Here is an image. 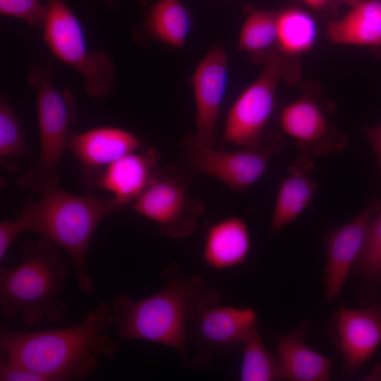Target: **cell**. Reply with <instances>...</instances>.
<instances>
[{"instance_id":"12","label":"cell","mask_w":381,"mask_h":381,"mask_svg":"<svg viewBox=\"0 0 381 381\" xmlns=\"http://www.w3.org/2000/svg\"><path fill=\"white\" fill-rule=\"evenodd\" d=\"M228 56L219 44L211 47L193 75L195 133L183 141L198 149L215 148L216 128L229 80Z\"/></svg>"},{"instance_id":"17","label":"cell","mask_w":381,"mask_h":381,"mask_svg":"<svg viewBox=\"0 0 381 381\" xmlns=\"http://www.w3.org/2000/svg\"><path fill=\"white\" fill-rule=\"evenodd\" d=\"M313 159L296 157L281 179L270 231L277 234L302 214L310 204L319 185L312 179Z\"/></svg>"},{"instance_id":"1","label":"cell","mask_w":381,"mask_h":381,"mask_svg":"<svg viewBox=\"0 0 381 381\" xmlns=\"http://www.w3.org/2000/svg\"><path fill=\"white\" fill-rule=\"evenodd\" d=\"M114 322L112 308L102 301L74 326L30 332L1 327V353L47 381L84 380L96 369L99 356L117 355L119 342L104 332Z\"/></svg>"},{"instance_id":"28","label":"cell","mask_w":381,"mask_h":381,"mask_svg":"<svg viewBox=\"0 0 381 381\" xmlns=\"http://www.w3.org/2000/svg\"><path fill=\"white\" fill-rule=\"evenodd\" d=\"M0 381H47L41 375L0 356Z\"/></svg>"},{"instance_id":"30","label":"cell","mask_w":381,"mask_h":381,"mask_svg":"<svg viewBox=\"0 0 381 381\" xmlns=\"http://www.w3.org/2000/svg\"><path fill=\"white\" fill-rule=\"evenodd\" d=\"M365 133L370 141L381 169V124L377 127H367Z\"/></svg>"},{"instance_id":"2","label":"cell","mask_w":381,"mask_h":381,"mask_svg":"<svg viewBox=\"0 0 381 381\" xmlns=\"http://www.w3.org/2000/svg\"><path fill=\"white\" fill-rule=\"evenodd\" d=\"M38 195L24 204L17 217L24 232L35 233L64 248L72 260L80 289L92 294L94 282L86 268L91 238L104 218L125 208L113 197L75 195L59 185Z\"/></svg>"},{"instance_id":"7","label":"cell","mask_w":381,"mask_h":381,"mask_svg":"<svg viewBox=\"0 0 381 381\" xmlns=\"http://www.w3.org/2000/svg\"><path fill=\"white\" fill-rule=\"evenodd\" d=\"M259 76L237 97L229 111L224 140L241 147L259 144L277 105V92L282 81L297 83L301 76L298 58L277 50L262 61Z\"/></svg>"},{"instance_id":"21","label":"cell","mask_w":381,"mask_h":381,"mask_svg":"<svg viewBox=\"0 0 381 381\" xmlns=\"http://www.w3.org/2000/svg\"><path fill=\"white\" fill-rule=\"evenodd\" d=\"M193 26L189 10L181 0H159L148 10L145 30L150 38L173 48L184 46Z\"/></svg>"},{"instance_id":"31","label":"cell","mask_w":381,"mask_h":381,"mask_svg":"<svg viewBox=\"0 0 381 381\" xmlns=\"http://www.w3.org/2000/svg\"><path fill=\"white\" fill-rule=\"evenodd\" d=\"M313 9H322L327 5H332L334 0H300Z\"/></svg>"},{"instance_id":"25","label":"cell","mask_w":381,"mask_h":381,"mask_svg":"<svg viewBox=\"0 0 381 381\" xmlns=\"http://www.w3.org/2000/svg\"><path fill=\"white\" fill-rule=\"evenodd\" d=\"M240 370L242 381H272L281 380L278 361L268 351L260 337L258 322L245 337Z\"/></svg>"},{"instance_id":"6","label":"cell","mask_w":381,"mask_h":381,"mask_svg":"<svg viewBox=\"0 0 381 381\" xmlns=\"http://www.w3.org/2000/svg\"><path fill=\"white\" fill-rule=\"evenodd\" d=\"M42 38L52 55L83 77L85 91L102 98L114 89L117 71L111 56L88 47L79 19L66 0H46Z\"/></svg>"},{"instance_id":"15","label":"cell","mask_w":381,"mask_h":381,"mask_svg":"<svg viewBox=\"0 0 381 381\" xmlns=\"http://www.w3.org/2000/svg\"><path fill=\"white\" fill-rule=\"evenodd\" d=\"M380 200L371 202L346 224L336 228L325 241V299L330 303L337 298L344 286L349 270L355 264L363 248L369 224Z\"/></svg>"},{"instance_id":"33","label":"cell","mask_w":381,"mask_h":381,"mask_svg":"<svg viewBox=\"0 0 381 381\" xmlns=\"http://www.w3.org/2000/svg\"><path fill=\"white\" fill-rule=\"evenodd\" d=\"M369 377L373 380H375V378H376V380H381V365L377 366Z\"/></svg>"},{"instance_id":"5","label":"cell","mask_w":381,"mask_h":381,"mask_svg":"<svg viewBox=\"0 0 381 381\" xmlns=\"http://www.w3.org/2000/svg\"><path fill=\"white\" fill-rule=\"evenodd\" d=\"M52 75V61L45 59L31 65L25 76L36 95L40 149L36 164L18 179V184L37 195L59 185L57 167L67 149L70 126L78 119L71 90H58Z\"/></svg>"},{"instance_id":"27","label":"cell","mask_w":381,"mask_h":381,"mask_svg":"<svg viewBox=\"0 0 381 381\" xmlns=\"http://www.w3.org/2000/svg\"><path fill=\"white\" fill-rule=\"evenodd\" d=\"M46 12L41 0H0L1 15L20 19L30 26L42 28Z\"/></svg>"},{"instance_id":"3","label":"cell","mask_w":381,"mask_h":381,"mask_svg":"<svg viewBox=\"0 0 381 381\" xmlns=\"http://www.w3.org/2000/svg\"><path fill=\"white\" fill-rule=\"evenodd\" d=\"M160 277L164 285L148 297H116L111 306L114 322L121 338L169 346L186 363L188 318L207 284L202 276L188 274L174 264L162 271Z\"/></svg>"},{"instance_id":"8","label":"cell","mask_w":381,"mask_h":381,"mask_svg":"<svg viewBox=\"0 0 381 381\" xmlns=\"http://www.w3.org/2000/svg\"><path fill=\"white\" fill-rule=\"evenodd\" d=\"M334 104L318 83L303 81L298 97L281 109L282 131L294 139L298 157L313 159L341 151L347 136L332 121Z\"/></svg>"},{"instance_id":"32","label":"cell","mask_w":381,"mask_h":381,"mask_svg":"<svg viewBox=\"0 0 381 381\" xmlns=\"http://www.w3.org/2000/svg\"><path fill=\"white\" fill-rule=\"evenodd\" d=\"M369 0H334L331 5L332 8H335L340 5H346L349 6H353L356 4L367 1Z\"/></svg>"},{"instance_id":"11","label":"cell","mask_w":381,"mask_h":381,"mask_svg":"<svg viewBox=\"0 0 381 381\" xmlns=\"http://www.w3.org/2000/svg\"><path fill=\"white\" fill-rule=\"evenodd\" d=\"M283 145L279 132L267 131L259 144L238 150L198 149L183 141L180 155L194 173L210 176L234 191L243 193L265 173Z\"/></svg>"},{"instance_id":"13","label":"cell","mask_w":381,"mask_h":381,"mask_svg":"<svg viewBox=\"0 0 381 381\" xmlns=\"http://www.w3.org/2000/svg\"><path fill=\"white\" fill-rule=\"evenodd\" d=\"M332 329L344 358V373H351L381 344V302L359 310L341 307L334 315Z\"/></svg>"},{"instance_id":"24","label":"cell","mask_w":381,"mask_h":381,"mask_svg":"<svg viewBox=\"0 0 381 381\" xmlns=\"http://www.w3.org/2000/svg\"><path fill=\"white\" fill-rule=\"evenodd\" d=\"M238 49L254 62L262 60L277 48V11L258 10L250 13L240 31Z\"/></svg>"},{"instance_id":"29","label":"cell","mask_w":381,"mask_h":381,"mask_svg":"<svg viewBox=\"0 0 381 381\" xmlns=\"http://www.w3.org/2000/svg\"><path fill=\"white\" fill-rule=\"evenodd\" d=\"M22 233V225L16 218L15 220L4 219L0 222V261L4 260L13 241Z\"/></svg>"},{"instance_id":"20","label":"cell","mask_w":381,"mask_h":381,"mask_svg":"<svg viewBox=\"0 0 381 381\" xmlns=\"http://www.w3.org/2000/svg\"><path fill=\"white\" fill-rule=\"evenodd\" d=\"M326 37L337 44L381 47V0L351 6L344 16L328 23Z\"/></svg>"},{"instance_id":"26","label":"cell","mask_w":381,"mask_h":381,"mask_svg":"<svg viewBox=\"0 0 381 381\" xmlns=\"http://www.w3.org/2000/svg\"><path fill=\"white\" fill-rule=\"evenodd\" d=\"M353 272L369 277H381V200L370 221L361 252Z\"/></svg>"},{"instance_id":"4","label":"cell","mask_w":381,"mask_h":381,"mask_svg":"<svg viewBox=\"0 0 381 381\" xmlns=\"http://www.w3.org/2000/svg\"><path fill=\"white\" fill-rule=\"evenodd\" d=\"M59 246L44 238L22 245L21 262L0 266V310L6 318L20 315L26 325L57 322L66 314L61 294L68 275Z\"/></svg>"},{"instance_id":"10","label":"cell","mask_w":381,"mask_h":381,"mask_svg":"<svg viewBox=\"0 0 381 381\" xmlns=\"http://www.w3.org/2000/svg\"><path fill=\"white\" fill-rule=\"evenodd\" d=\"M189 177L176 169L158 168L147 188L128 210L155 222L161 234L183 238L196 229L205 211L189 191Z\"/></svg>"},{"instance_id":"18","label":"cell","mask_w":381,"mask_h":381,"mask_svg":"<svg viewBox=\"0 0 381 381\" xmlns=\"http://www.w3.org/2000/svg\"><path fill=\"white\" fill-rule=\"evenodd\" d=\"M306 325L275 338L281 380L327 381L330 380L331 360L315 352L305 343Z\"/></svg>"},{"instance_id":"22","label":"cell","mask_w":381,"mask_h":381,"mask_svg":"<svg viewBox=\"0 0 381 381\" xmlns=\"http://www.w3.org/2000/svg\"><path fill=\"white\" fill-rule=\"evenodd\" d=\"M277 48L284 55L298 58L310 51L318 37V25L314 16L297 6L277 11Z\"/></svg>"},{"instance_id":"34","label":"cell","mask_w":381,"mask_h":381,"mask_svg":"<svg viewBox=\"0 0 381 381\" xmlns=\"http://www.w3.org/2000/svg\"><path fill=\"white\" fill-rule=\"evenodd\" d=\"M103 1L108 7L114 8L117 5L119 0H100Z\"/></svg>"},{"instance_id":"16","label":"cell","mask_w":381,"mask_h":381,"mask_svg":"<svg viewBox=\"0 0 381 381\" xmlns=\"http://www.w3.org/2000/svg\"><path fill=\"white\" fill-rule=\"evenodd\" d=\"M158 161L152 149L130 152L99 172L90 188L96 186L111 193L128 210L148 186L159 168Z\"/></svg>"},{"instance_id":"9","label":"cell","mask_w":381,"mask_h":381,"mask_svg":"<svg viewBox=\"0 0 381 381\" xmlns=\"http://www.w3.org/2000/svg\"><path fill=\"white\" fill-rule=\"evenodd\" d=\"M256 323L258 317L254 309L222 305L218 291L207 287L194 304L188 321V335L199 350L192 361L193 366L204 369L214 354L242 344Z\"/></svg>"},{"instance_id":"14","label":"cell","mask_w":381,"mask_h":381,"mask_svg":"<svg viewBox=\"0 0 381 381\" xmlns=\"http://www.w3.org/2000/svg\"><path fill=\"white\" fill-rule=\"evenodd\" d=\"M142 148L133 133L115 126H100L77 133L71 131L67 149L78 161L87 187L105 167Z\"/></svg>"},{"instance_id":"23","label":"cell","mask_w":381,"mask_h":381,"mask_svg":"<svg viewBox=\"0 0 381 381\" xmlns=\"http://www.w3.org/2000/svg\"><path fill=\"white\" fill-rule=\"evenodd\" d=\"M30 148L8 99H0V162L11 172L25 169L30 157Z\"/></svg>"},{"instance_id":"19","label":"cell","mask_w":381,"mask_h":381,"mask_svg":"<svg viewBox=\"0 0 381 381\" xmlns=\"http://www.w3.org/2000/svg\"><path fill=\"white\" fill-rule=\"evenodd\" d=\"M250 248V236L246 222L230 217L211 224L207 230L202 258L216 270L243 263Z\"/></svg>"}]
</instances>
